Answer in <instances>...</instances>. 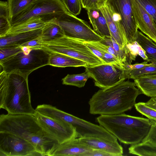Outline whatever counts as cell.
Returning a JSON list of instances; mask_svg holds the SVG:
<instances>
[{
    "mask_svg": "<svg viewBox=\"0 0 156 156\" xmlns=\"http://www.w3.org/2000/svg\"><path fill=\"white\" fill-rule=\"evenodd\" d=\"M48 65L59 67H86L89 65L81 60L69 56L58 53H51Z\"/></svg>",
    "mask_w": 156,
    "mask_h": 156,
    "instance_id": "obj_20",
    "label": "cell"
},
{
    "mask_svg": "<svg viewBox=\"0 0 156 156\" xmlns=\"http://www.w3.org/2000/svg\"><path fill=\"white\" fill-rule=\"evenodd\" d=\"M28 77L19 74L0 73V108L11 114L34 115L32 106Z\"/></svg>",
    "mask_w": 156,
    "mask_h": 156,
    "instance_id": "obj_3",
    "label": "cell"
},
{
    "mask_svg": "<svg viewBox=\"0 0 156 156\" xmlns=\"http://www.w3.org/2000/svg\"><path fill=\"white\" fill-rule=\"evenodd\" d=\"M0 17H3L9 20V10L7 1L0 2Z\"/></svg>",
    "mask_w": 156,
    "mask_h": 156,
    "instance_id": "obj_38",
    "label": "cell"
},
{
    "mask_svg": "<svg viewBox=\"0 0 156 156\" xmlns=\"http://www.w3.org/2000/svg\"><path fill=\"white\" fill-rule=\"evenodd\" d=\"M78 138L92 149L103 150L112 156H121L123 154V148L117 140L111 141L94 137Z\"/></svg>",
    "mask_w": 156,
    "mask_h": 156,
    "instance_id": "obj_17",
    "label": "cell"
},
{
    "mask_svg": "<svg viewBox=\"0 0 156 156\" xmlns=\"http://www.w3.org/2000/svg\"><path fill=\"white\" fill-rule=\"evenodd\" d=\"M82 156H112L110 154L102 150L93 149L83 154Z\"/></svg>",
    "mask_w": 156,
    "mask_h": 156,
    "instance_id": "obj_40",
    "label": "cell"
},
{
    "mask_svg": "<svg viewBox=\"0 0 156 156\" xmlns=\"http://www.w3.org/2000/svg\"><path fill=\"white\" fill-rule=\"evenodd\" d=\"M148 62L147 61L145 60L144 61L141 63H136L133 65H129L126 66V69L132 70L140 69L151 64V63L148 64Z\"/></svg>",
    "mask_w": 156,
    "mask_h": 156,
    "instance_id": "obj_41",
    "label": "cell"
},
{
    "mask_svg": "<svg viewBox=\"0 0 156 156\" xmlns=\"http://www.w3.org/2000/svg\"><path fill=\"white\" fill-rule=\"evenodd\" d=\"M43 42L41 35L21 45V46H27L32 48H41Z\"/></svg>",
    "mask_w": 156,
    "mask_h": 156,
    "instance_id": "obj_37",
    "label": "cell"
},
{
    "mask_svg": "<svg viewBox=\"0 0 156 156\" xmlns=\"http://www.w3.org/2000/svg\"><path fill=\"white\" fill-rule=\"evenodd\" d=\"M99 9L106 20L111 36L121 48L126 47L127 42L124 33L119 24L113 19L106 3L100 6Z\"/></svg>",
    "mask_w": 156,
    "mask_h": 156,
    "instance_id": "obj_19",
    "label": "cell"
},
{
    "mask_svg": "<svg viewBox=\"0 0 156 156\" xmlns=\"http://www.w3.org/2000/svg\"><path fill=\"white\" fill-rule=\"evenodd\" d=\"M42 29L0 37V48L21 46L41 35Z\"/></svg>",
    "mask_w": 156,
    "mask_h": 156,
    "instance_id": "obj_18",
    "label": "cell"
},
{
    "mask_svg": "<svg viewBox=\"0 0 156 156\" xmlns=\"http://www.w3.org/2000/svg\"><path fill=\"white\" fill-rule=\"evenodd\" d=\"M40 112L47 117L71 124L76 129L77 138L94 137L111 141L117 140L115 136L100 125L76 117L51 105L44 104Z\"/></svg>",
    "mask_w": 156,
    "mask_h": 156,
    "instance_id": "obj_6",
    "label": "cell"
},
{
    "mask_svg": "<svg viewBox=\"0 0 156 156\" xmlns=\"http://www.w3.org/2000/svg\"><path fill=\"white\" fill-rule=\"evenodd\" d=\"M22 50L21 46L0 48V60L14 55Z\"/></svg>",
    "mask_w": 156,
    "mask_h": 156,
    "instance_id": "obj_33",
    "label": "cell"
},
{
    "mask_svg": "<svg viewBox=\"0 0 156 156\" xmlns=\"http://www.w3.org/2000/svg\"><path fill=\"white\" fill-rule=\"evenodd\" d=\"M67 11L72 14L77 16L81 10V0H60Z\"/></svg>",
    "mask_w": 156,
    "mask_h": 156,
    "instance_id": "obj_31",
    "label": "cell"
},
{
    "mask_svg": "<svg viewBox=\"0 0 156 156\" xmlns=\"http://www.w3.org/2000/svg\"><path fill=\"white\" fill-rule=\"evenodd\" d=\"M21 47L22 51L0 60L2 71L18 73L28 77L34 70L48 65L51 52L42 48Z\"/></svg>",
    "mask_w": 156,
    "mask_h": 156,
    "instance_id": "obj_5",
    "label": "cell"
},
{
    "mask_svg": "<svg viewBox=\"0 0 156 156\" xmlns=\"http://www.w3.org/2000/svg\"><path fill=\"white\" fill-rule=\"evenodd\" d=\"M130 154L140 156H156V125L152 124L147 135L140 142L131 145Z\"/></svg>",
    "mask_w": 156,
    "mask_h": 156,
    "instance_id": "obj_15",
    "label": "cell"
},
{
    "mask_svg": "<svg viewBox=\"0 0 156 156\" xmlns=\"http://www.w3.org/2000/svg\"><path fill=\"white\" fill-rule=\"evenodd\" d=\"M93 28L98 34L103 38L111 37L106 20L101 11Z\"/></svg>",
    "mask_w": 156,
    "mask_h": 156,
    "instance_id": "obj_28",
    "label": "cell"
},
{
    "mask_svg": "<svg viewBox=\"0 0 156 156\" xmlns=\"http://www.w3.org/2000/svg\"><path fill=\"white\" fill-rule=\"evenodd\" d=\"M133 4L138 28L156 43V26L153 18L136 0H133Z\"/></svg>",
    "mask_w": 156,
    "mask_h": 156,
    "instance_id": "obj_14",
    "label": "cell"
},
{
    "mask_svg": "<svg viewBox=\"0 0 156 156\" xmlns=\"http://www.w3.org/2000/svg\"><path fill=\"white\" fill-rule=\"evenodd\" d=\"M134 83L142 94L156 98V78L143 75L134 80Z\"/></svg>",
    "mask_w": 156,
    "mask_h": 156,
    "instance_id": "obj_23",
    "label": "cell"
},
{
    "mask_svg": "<svg viewBox=\"0 0 156 156\" xmlns=\"http://www.w3.org/2000/svg\"><path fill=\"white\" fill-rule=\"evenodd\" d=\"M88 0H81L82 6L83 8L85 9Z\"/></svg>",
    "mask_w": 156,
    "mask_h": 156,
    "instance_id": "obj_43",
    "label": "cell"
},
{
    "mask_svg": "<svg viewBox=\"0 0 156 156\" xmlns=\"http://www.w3.org/2000/svg\"><path fill=\"white\" fill-rule=\"evenodd\" d=\"M127 46L129 51L130 61H135L137 56L140 55L144 60H147V57L144 49L136 41L132 44H128Z\"/></svg>",
    "mask_w": 156,
    "mask_h": 156,
    "instance_id": "obj_30",
    "label": "cell"
},
{
    "mask_svg": "<svg viewBox=\"0 0 156 156\" xmlns=\"http://www.w3.org/2000/svg\"><path fill=\"white\" fill-rule=\"evenodd\" d=\"M36 151L31 143L15 135L0 132V156H31Z\"/></svg>",
    "mask_w": 156,
    "mask_h": 156,
    "instance_id": "obj_12",
    "label": "cell"
},
{
    "mask_svg": "<svg viewBox=\"0 0 156 156\" xmlns=\"http://www.w3.org/2000/svg\"><path fill=\"white\" fill-rule=\"evenodd\" d=\"M156 73V64L151 63L149 65L140 69L128 70L126 69L127 78L133 80L143 75Z\"/></svg>",
    "mask_w": 156,
    "mask_h": 156,
    "instance_id": "obj_27",
    "label": "cell"
},
{
    "mask_svg": "<svg viewBox=\"0 0 156 156\" xmlns=\"http://www.w3.org/2000/svg\"><path fill=\"white\" fill-rule=\"evenodd\" d=\"M87 14L90 22L93 28L96 21L100 16L101 11L98 8H93L87 9Z\"/></svg>",
    "mask_w": 156,
    "mask_h": 156,
    "instance_id": "obj_36",
    "label": "cell"
},
{
    "mask_svg": "<svg viewBox=\"0 0 156 156\" xmlns=\"http://www.w3.org/2000/svg\"><path fill=\"white\" fill-rule=\"evenodd\" d=\"M83 42L84 44L91 50L94 54L98 57L104 64H105L104 57V51H103L97 46L94 43V41H83Z\"/></svg>",
    "mask_w": 156,
    "mask_h": 156,
    "instance_id": "obj_34",
    "label": "cell"
},
{
    "mask_svg": "<svg viewBox=\"0 0 156 156\" xmlns=\"http://www.w3.org/2000/svg\"><path fill=\"white\" fill-rule=\"evenodd\" d=\"M99 125L123 144H138L147 135L152 124L148 118L122 113L100 115L96 118Z\"/></svg>",
    "mask_w": 156,
    "mask_h": 156,
    "instance_id": "obj_4",
    "label": "cell"
},
{
    "mask_svg": "<svg viewBox=\"0 0 156 156\" xmlns=\"http://www.w3.org/2000/svg\"><path fill=\"white\" fill-rule=\"evenodd\" d=\"M106 0H88L85 8L86 10L93 8H98L105 3Z\"/></svg>",
    "mask_w": 156,
    "mask_h": 156,
    "instance_id": "obj_39",
    "label": "cell"
},
{
    "mask_svg": "<svg viewBox=\"0 0 156 156\" xmlns=\"http://www.w3.org/2000/svg\"><path fill=\"white\" fill-rule=\"evenodd\" d=\"M133 0H106V4L113 19L119 23L125 36L128 44L136 41L138 27L135 20Z\"/></svg>",
    "mask_w": 156,
    "mask_h": 156,
    "instance_id": "obj_8",
    "label": "cell"
},
{
    "mask_svg": "<svg viewBox=\"0 0 156 156\" xmlns=\"http://www.w3.org/2000/svg\"><path fill=\"white\" fill-rule=\"evenodd\" d=\"M11 27L8 19L0 17V37L6 36Z\"/></svg>",
    "mask_w": 156,
    "mask_h": 156,
    "instance_id": "obj_35",
    "label": "cell"
},
{
    "mask_svg": "<svg viewBox=\"0 0 156 156\" xmlns=\"http://www.w3.org/2000/svg\"><path fill=\"white\" fill-rule=\"evenodd\" d=\"M156 100V98H154Z\"/></svg>",
    "mask_w": 156,
    "mask_h": 156,
    "instance_id": "obj_45",
    "label": "cell"
},
{
    "mask_svg": "<svg viewBox=\"0 0 156 156\" xmlns=\"http://www.w3.org/2000/svg\"><path fill=\"white\" fill-rule=\"evenodd\" d=\"M146 103L149 107L156 110V100L154 98H151Z\"/></svg>",
    "mask_w": 156,
    "mask_h": 156,
    "instance_id": "obj_42",
    "label": "cell"
},
{
    "mask_svg": "<svg viewBox=\"0 0 156 156\" xmlns=\"http://www.w3.org/2000/svg\"><path fill=\"white\" fill-rule=\"evenodd\" d=\"M65 36L83 41H99L103 38L92 29L87 22L67 11L55 16Z\"/></svg>",
    "mask_w": 156,
    "mask_h": 156,
    "instance_id": "obj_9",
    "label": "cell"
},
{
    "mask_svg": "<svg viewBox=\"0 0 156 156\" xmlns=\"http://www.w3.org/2000/svg\"><path fill=\"white\" fill-rule=\"evenodd\" d=\"M34 115L43 129L59 144L77 138L76 129L71 124L55 120L37 111Z\"/></svg>",
    "mask_w": 156,
    "mask_h": 156,
    "instance_id": "obj_13",
    "label": "cell"
},
{
    "mask_svg": "<svg viewBox=\"0 0 156 156\" xmlns=\"http://www.w3.org/2000/svg\"><path fill=\"white\" fill-rule=\"evenodd\" d=\"M90 78L89 73L86 71L84 73L76 74H67L62 79V84L73 86L79 88L83 87L87 80Z\"/></svg>",
    "mask_w": 156,
    "mask_h": 156,
    "instance_id": "obj_25",
    "label": "cell"
},
{
    "mask_svg": "<svg viewBox=\"0 0 156 156\" xmlns=\"http://www.w3.org/2000/svg\"><path fill=\"white\" fill-rule=\"evenodd\" d=\"M134 107L137 111L147 117L150 120L152 125H155L156 122V110L148 105L146 103H136Z\"/></svg>",
    "mask_w": 156,
    "mask_h": 156,
    "instance_id": "obj_29",
    "label": "cell"
},
{
    "mask_svg": "<svg viewBox=\"0 0 156 156\" xmlns=\"http://www.w3.org/2000/svg\"><path fill=\"white\" fill-rule=\"evenodd\" d=\"M145 75L146 76L150 77L156 78V73H152V74H147V75Z\"/></svg>",
    "mask_w": 156,
    "mask_h": 156,
    "instance_id": "obj_44",
    "label": "cell"
},
{
    "mask_svg": "<svg viewBox=\"0 0 156 156\" xmlns=\"http://www.w3.org/2000/svg\"><path fill=\"white\" fill-rule=\"evenodd\" d=\"M85 71L94 80V85L101 89L109 88L127 79L126 69L114 63L88 66Z\"/></svg>",
    "mask_w": 156,
    "mask_h": 156,
    "instance_id": "obj_11",
    "label": "cell"
},
{
    "mask_svg": "<svg viewBox=\"0 0 156 156\" xmlns=\"http://www.w3.org/2000/svg\"><path fill=\"white\" fill-rule=\"evenodd\" d=\"M150 14L156 26V0H136Z\"/></svg>",
    "mask_w": 156,
    "mask_h": 156,
    "instance_id": "obj_32",
    "label": "cell"
},
{
    "mask_svg": "<svg viewBox=\"0 0 156 156\" xmlns=\"http://www.w3.org/2000/svg\"><path fill=\"white\" fill-rule=\"evenodd\" d=\"M36 0H8L9 20L23 11Z\"/></svg>",
    "mask_w": 156,
    "mask_h": 156,
    "instance_id": "obj_26",
    "label": "cell"
},
{
    "mask_svg": "<svg viewBox=\"0 0 156 156\" xmlns=\"http://www.w3.org/2000/svg\"><path fill=\"white\" fill-rule=\"evenodd\" d=\"M48 21L40 16L33 17L20 24L12 27L6 35L43 29Z\"/></svg>",
    "mask_w": 156,
    "mask_h": 156,
    "instance_id": "obj_21",
    "label": "cell"
},
{
    "mask_svg": "<svg viewBox=\"0 0 156 156\" xmlns=\"http://www.w3.org/2000/svg\"><path fill=\"white\" fill-rule=\"evenodd\" d=\"M93 150L76 138L59 144L51 156H82Z\"/></svg>",
    "mask_w": 156,
    "mask_h": 156,
    "instance_id": "obj_16",
    "label": "cell"
},
{
    "mask_svg": "<svg viewBox=\"0 0 156 156\" xmlns=\"http://www.w3.org/2000/svg\"><path fill=\"white\" fill-rule=\"evenodd\" d=\"M65 36L64 32L55 16L48 21L42 29L41 37L43 42H49Z\"/></svg>",
    "mask_w": 156,
    "mask_h": 156,
    "instance_id": "obj_22",
    "label": "cell"
},
{
    "mask_svg": "<svg viewBox=\"0 0 156 156\" xmlns=\"http://www.w3.org/2000/svg\"><path fill=\"white\" fill-rule=\"evenodd\" d=\"M0 132L10 133L28 141L42 156H51L59 144L43 129L34 115H1Z\"/></svg>",
    "mask_w": 156,
    "mask_h": 156,
    "instance_id": "obj_1",
    "label": "cell"
},
{
    "mask_svg": "<svg viewBox=\"0 0 156 156\" xmlns=\"http://www.w3.org/2000/svg\"><path fill=\"white\" fill-rule=\"evenodd\" d=\"M41 48L51 53H59L76 58L90 66L104 64L84 44L83 41L66 36L43 42Z\"/></svg>",
    "mask_w": 156,
    "mask_h": 156,
    "instance_id": "obj_7",
    "label": "cell"
},
{
    "mask_svg": "<svg viewBox=\"0 0 156 156\" xmlns=\"http://www.w3.org/2000/svg\"><path fill=\"white\" fill-rule=\"evenodd\" d=\"M136 41L145 51L147 61L156 64V44L151 39L137 30Z\"/></svg>",
    "mask_w": 156,
    "mask_h": 156,
    "instance_id": "obj_24",
    "label": "cell"
},
{
    "mask_svg": "<svg viewBox=\"0 0 156 156\" xmlns=\"http://www.w3.org/2000/svg\"><path fill=\"white\" fill-rule=\"evenodd\" d=\"M68 11L60 0H36L23 11L11 19L12 27L20 24L33 17H53Z\"/></svg>",
    "mask_w": 156,
    "mask_h": 156,
    "instance_id": "obj_10",
    "label": "cell"
},
{
    "mask_svg": "<svg viewBox=\"0 0 156 156\" xmlns=\"http://www.w3.org/2000/svg\"><path fill=\"white\" fill-rule=\"evenodd\" d=\"M123 79L118 83L95 92L88 101L89 113L100 115H116L130 110L142 94L134 82Z\"/></svg>",
    "mask_w": 156,
    "mask_h": 156,
    "instance_id": "obj_2",
    "label": "cell"
}]
</instances>
